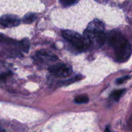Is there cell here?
<instances>
[{"instance_id": "6da1fadb", "label": "cell", "mask_w": 132, "mask_h": 132, "mask_svg": "<svg viewBox=\"0 0 132 132\" xmlns=\"http://www.w3.org/2000/svg\"><path fill=\"white\" fill-rule=\"evenodd\" d=\"M106 42L114 49L117 61L123 63L128 60L132 54V47L120 31L113 30L107 34Z\"/></svg>"}, {"instance_id": "7a4b0ae2", "label": "cell", "mask_w": 132, "mask_h": 132, "mask_svg": "<svg viewBox=\"0 0 132 132\" xmlns=\"http://www.w3.org/2000/svg\"><path fill=\"white\" fill-rule=\"evenodd\" d=\"M62 36L77 50L84 51L90 46V41L87 37L72 30H63Z\"/></svg>"}, {"instance_id": "3957f363", "label": "cell", "mask_w": 132, "mask_h": 132, "mask_svg": "<svg viewBox=\"0 0 132 132\" xmlns=\"http://www.w3.org/2000/svg\"><path fill=\"white\" fill-rule=\"evenodd\" d=\"M84 35L90 41V46L94 48H99L106 41L107 34L104 32H92L85 30Z\"/></svg>"}, {"instance_id": "277c9868", "label": "cell", "mask_w": 132, "mask_h": 132, "mask_svg": "<svg viewBox=\"0 0 132 132\" xmlns=\"http://www.w3.org/2000/svg\"><path fill=\"white\" fill-rule=\"evenodd\" d=\"M48 70L50 72L57 77H67L72 73V68L70 66L62 63L52 66Z\"/></svg>"}, {"instance_id": "5b68a950", "label": "cell", "mask_w": 132, "mask_h": 132, "mask_svg": "<svg viewBox=\"0 0 132 132\" xmlns=\"http://www.w3.org/2000/svg\"><path fill=\"white\" fill-rule=\"evenodd\" d=\"M0 22L3 27L12 28L18 26L20 23V20L19 18L14 15H5L1 17Z\"/></svg>"}, {"instance_id": "8992f818", "label": "cell", "mask_w": 132, "mask_h": 132, "mask_svg": "<svg viewBox=\"0 0 132 132\" xmlns=\"http://www.w3.org/2000/svg\"><path fill=\"white\" fill-rule=\"evenodd\" d=\"M86 30L92 32H104V25L103 22L101 21L98 19H94L89 23Z\"/></svg>"}, {"instance_id": "52a82bcc", "label": "cell", "mask_w": 132, "mask_h": 132, "mask_svg": "<svg viewBox=\"0 0 132 132\" xmlns=\"http://www.w3.org/2000/svg\"><path fill=\"white\" fill-rule=\"evenodd\" d=\"M36 56L41 59H45L46 61H56L57 57L54 54L49 52L45 51V50H40L36 52Z\"/></svg>"}, {"instance_id": "ba28073f", "label": "cell", "mask_w": 132, "mask_h": 132, "mask_svg": "<svg viewBox=\"0 0 132 132\" xmlns=\"http://www.w3.org/2000/svg\"><path fill=\"white\" fill-rule=\"evenodd\" d=\"M125 89H121V90H116V91L113 92L112 93V94L110 95V97L112 99H113V100L116 101H119L120 99V98L121 97V96L122 95V94L125 93Z\"/></svg>"}, {"instance_id": "9c48e42d", "label": "cell", "mask_w": 132, "mask_h": 132, "mask_svg": "<svg viewBox=\"0 0 132 132\" xmlns=\"http://www.w3.org/2000/svg\"><path fill=\"white\" fill-rule=\"evenodd\" d=\"M36 18V15L35 14H28L24 15L23 19V21L24 23L27 24H30L32 22L34 21Z\"/></svg>"}, {"instance_id": "30bf717a", "label": "cell", "mask_w": 132, "mask_h": 132, "mask_svg": "<svg viewBox=\"0 0 132 132\" xmlns=\"http://www.w3.org/2000/svg\"><path fill=\"white\" fill-rule=\"evenodd\" d=\"M30 42L27 39H24L20 42V46L24 52H28L30 49Z\"/></svg>"}, {"instance_id": "8fae6325", "label": "cell", "mask_w": 132, "mask_h": 132, "mask_svg": "<svg viewBox=\"0 0 132 132\" xmlns=\"http://www.w3.org/2000/svg\"><path fill=\"white\" fill-rule=\"evenodd\" d=\"M89 99L86 95H78L75 98V102L77 104H85L88 102Z\"/></svg>"}, {"instance_id": "7c38bea8", "label": "cell", "mask_w": 132, "mask_h": 132, "mask_svg": "<svg viewBox=\"0 0 132 132\" xmlns=\"http://www.w3.org/2000/svg\"><path fill=\"white\" fill-rule=\"evenodd\" d=\"M82 79V77L80 76H76L75 77H73V78H70L68 80H66V81H63V82H61L62 85H70V84L73 83L74 82L76 81H79V80L81 79Z\"/></svg>"}, {"instance_id": "4fadbf2b", "label": "cell", "mask_w": 132, "mask_h": 132, "mask_svg": "<svg viewBox=\"0 0 132 132\" xmlns=\"http://www.w3.org/2000/svg\"><path fill=\"white\" fill-rule=\"evenodd\" d=\"M61 3L64 6H70L76 3L78 1V0H59Z\"/></svg>"}, {"instance_id": "5bb4252c", "label": "cell", "mask_w": 132, "mask_h": 132, "mask_svg": "<svg viewBox=\"0 0 132 132\" xmlns=\"http://www.w3.org/2000/svg\"><path fill=\"white\" fill-rule=\"evenodd\" d=\"M129 78H130V77H129V76H124V77H121V78L117 79V81H116V83L118 84V85H121V84L123 83L125 81H126V80Z\"/></svg>"}]
</instances>
